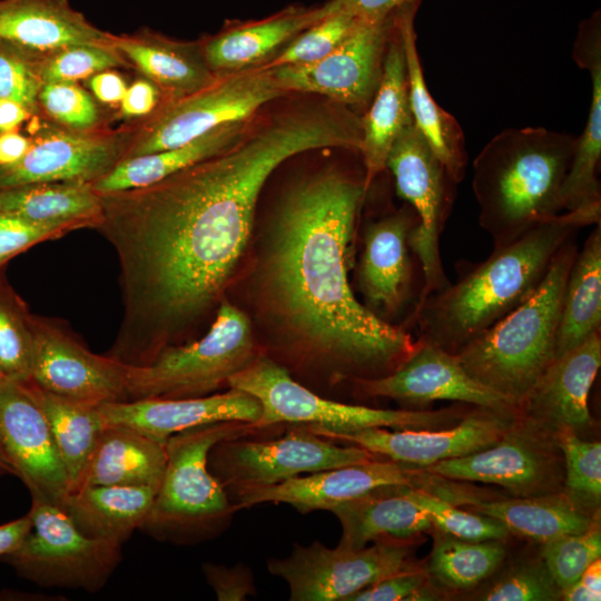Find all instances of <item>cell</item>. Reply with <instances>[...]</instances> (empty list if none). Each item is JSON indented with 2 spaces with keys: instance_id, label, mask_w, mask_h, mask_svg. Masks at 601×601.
Returning a JSON list of instances; mask_svg holds the SVG:
<instances>
[{
  "instance_id": "1",
  "label": "cell",
  "mask_w": 601,
  "mask_h": 601,
  "mask_svg": "<svg viewBox=\"0 0 601 601\" xmlns=\"http://www.w3.org/2000/svg\"><path fill=\"white\" fill-rule=\"evenodd\" d=\"M361 116L329 102L272 116L226 150L150 186L101 196L121 266L125 319L110 356L144 366L220 298L272 173L307 150L358 151Z\"/></svg>"
},
{
  "instance_id": "2",
  "label": "cell",
  "mask_w": 601,
  "mask_h": 601,
  "mask_svg": "<svg viewBox=\"0 0 601 601\" xmlns=\"http://www.w3.org/2000/svg\"><path fill=\"white\" fill-rule=\"evenodd\" d=\"M366 193L364 174L324 169L292 185L272 216L259 276L284 327L269 358L290 375L328 386L378 378L417 347L407 329L359 303L348 280Z\"/></svg>"
},
{
  "instance_id": "3",
  "label": "cell",
  "mask_w": 601,
  "mask_h": 601,
  "mask_svg": "<svg viewBox=\"0 0 601 601\" xmlns=\"http://www.w3.org/2000/svg\"><path fill=\"white\" fill-rule=\"evenodd\" d=\"M600 218L563 211L472 266L460 279L428 295L408 325L422 342L456 355L525 302L545 277L556 253L577 231Z\"/></svg>"
},
{
  "instance_id": "4",
  "label": "cell",
  "mask_w": 601,
  "mask_h": 601,
  "mask_svg": "<svg viewBox=\"0 0 601 601\" xmlns=\"http://www.w3.org/2000/svg\"><path fill=\"white\" fill-rule=\"evenodd\" d=\"M578 137L543 127L496 134L473 161L480 226L494 248L563 213L561 194Z\"/></svg>"
},
{
  "instance_id": "5",
  "label": "cell",
  "mask_w": 601,
  "mask_h": 601,
  "mask_svg": "<svg viewBox=\"0 0 601 601\" xmlns=\"http://www.w3.org/2000/svg\"><path fill=\"white\" fill-rule=\"evenodd\" d=\"M578 249L574 237L566 240L535 292L456 354L470 376L515 407L556 358L563 292Z\"/></svg>"
},
{
  "instance_id": "6",
  "label": "cell",
  "mask_w": 601,
  "mask_h": 601,
  "mask_svg": "<svg viewBox=\"0 0 601 601\" xmlns=\"http://www.w3.org/2000/svg\"><path fill=\"white\" fill-rule=\"evenodd\" d=\"M276 427L227 421L194 426L169 436L165 443L164 475L140 529L157 540L175 544L197 543L219 534L236 508L208 469L210 449L228 437L263 434Z\"/></svg>"
},
{
  "instance_id": "7",
  "label": "cell",
  "mask_w": 601,
  "mask_h": 601,
  "mask_svg": "<svg viewBox=\"0 0 601 601\" xmlns=\"http://www.w3.org/2000/svg\"><path fill=\"white\" fill-rule=\"evenodd\" d=\"M228 386L250 394L260 403L257 426L304 424L321 436L373 427L442 428L455 424L465 413L459 405L437 411L386 410L328 400L297 382L263 353L231 376Z\"/></svg>"
},
{
  "instance_id": "8",
  "label": "cell",
  "mask_w": 601,
  "mask_h": 601,
  "mask_svg": "<svg viewBox=\"0 0 601 601\" xmlns=\"http://www.w3.org/2000/svg\"><path fill=\"white\" fill-rule=\"evenodd\" d=\"M259 354L248 317L223 300L205 336L185 345H170L147 365L128 366L129 400L214 394Z\"/></svg>"
},
{
  "instance_id": "9",
  "label": "cell",
  "mask_w": 601,
  "mask_h": 601,
  "mask_svg": "<svg viewBox=\"0 0 601 601\" xmlns=\"http://www.w3.org/2000/svg\"><path fill=\"white\" fill-rule=\"evenodd\" d=\"M290 425L280 435L275 433L270 436V433L279 430L278 426L263 434L228 437L210 449L208 469L229 499L237 493L274 485L303 473L380 457L356 445H337L314 433L307 425Z\"/></svg>"
},
{
  "instance_id": "10",
  "label": "cell",
  "mask_w": 601,
  "mask_h": 601,
  "mask_svg": "<svg viewBox=\"0 0 601 601\" xmlns=\"http://www.w3.org/2000/svg\"><path fill=\"white\" fill-rule=\"evenodd\" d=\"M284 95L266 70L218 76L204 89L161 102L132 124L124 158L179 147L223 125L250 120L264 105Z\"/></svg>"
},
{
  "instance_id": "11",
  "label": "cell",
  "mask_w": 601,
  "mask_h": 601,
  "mask_svg": "<svg viewBox=\"0 0 601 601\" xmlns=\"http://www.w3.org/2000/svg\"><path fill=\"white\" fill-rule=\"evenodd\" d=\"M31 530L3 556L19 574L46 588L101 590L121 561L120 543L83 535L57 505L32 500Z\"/></svg>"
},
{
  "instance_id": "12",
  "label": "cell",
  "mask_w": 601,
  "mask_h": 601,
  "mask_svg": "<svg viewBox=\"0 0 601 601\" xmlns=\"http://www.w3.org/2000/svg\"><path fill=\"white\" fill-rule=\"evenodd\" d=\"M449 481L500 485L514 497L563 491L564 460L555 434L516 414L489 447L422 467Z\"/></svg>"
},
{
  "instance_id": "13",
  "label": "cell",
  "mask_w": 601,
  "mask_h": 601,
  "mask_svg": "<svg viewBox=\"0 0 601 601\" xmlns=\"http://www.w3.org/2000/svg\"><path fill=\"white\" fill-rule=\"evenodd\" d=\"M386 168L394 177L397 195L420 220L411 237L423 277L420 305L428 295L450 285L441 262L440 236L454 203L456 184L414 121L393 142Z\"/></svg>"
},
{
  "instance_id": "14",
  "label": "cell",
  "mask_w": 601,
  "mask_h": 601,
  "mask_svg": "<svg viewBox=\"0 0 601 601\" xmlns=\"http://www.w3.org/2000/svg\"><path fill=\"white\" fill-rule=\"evenodd\" d=\"M410 541L377 540L371 546L327 548L295 543L285 558H270L268 572L288 585L290 601H348L361 590L408 566Z\"/></svg>"
},
{
  "instance_id": "15",
  "label": "cell",
  "mask_w": 601,
  "mask_h": 601,
  "mask_svg": "<svg viewBox=\"0 0 601 601\" xmlns=\"http://www.w3.org/2000/svg\"><path fill=\"white\" fill-rule=\"evenodd\" d=\"M395 12L381 19H361L321 60L266 71L286 93H316L349 109H367L382 78Z\"/></svg>"
},
{
  "instance_id": "16",
  "label": "cell",
  "mask_w": 601,
  "mask_h": 601,
  "mask_svg": "<svg viewBox=\"0 0 601 601\" xmlns=\"http://www.w3.org/2000/svg\"><path fill=\"white\" fill-rule=\"evenodd\" d=\"M31 146L16 164L0 166V189L43 183L92 184L126 154L132 125L73 130L36 119Z\"/></svg>"
},
{
  "instance_id": "17",
  "label": "cell",
  "mask_w": 601,
  "mask_h": 601,
  "mask_svg": "<svg viewBox=\"0 0 601 601\" xmlns=\"http://www.w3.org/2000/svg\"><path fill=\"white\" fill-rule=\"evenodd\" d=\"M0 449L32 500L61 508L70 481L31 382L0 377Z\"/></svg>"
},
{
  "instance_id": "18",
  "label": "cell",
  "mask_w": 601,
  "mask_h": 601,
  "mask_svg": "<svg viewBox=\"0 0 601 601\" xmlns=\"http://www.w3.org/2000/svg\"><path fill=\"white\" fill-rule=\"evenodd\" d=\"M442 477L421 467L392 460H374L295 476L287 481L244 491L230 497L236 510L256 504L286 503L299 513L333 508L377 487L408 485L433 491Z\"/></svg>"
},
{
  "instance_id": "19",
  "label": "cell",
  "mask_w": 601,
  "mask_h": 601,
  "mask_svg": "<svg viewBox=\"0 0 601 601\" xmlns=\"http://www.w3.org/2000/svg\"><path fill=\"white\" fill-rule=\"evenodd\" d=\"M418 226L416 213L405 203L400 209L368 221L363 230L357 285L365 306L391 324L410 305L415 312L418 304L411 246Z\"/></svg>"
},
{
  "instance_id": "20",
  "label": "cell",
  "mask_w": 601,
  "mask_h": 601,
  "mask_svg": "<svg viewBox=\"0 0 601 601\" xmlns=\"http://www.w3.org/2000/svg\"><path fill=\"white\" fill-rule=\"evenodd\" d=\"M33 335L31 383L78 402L100 405L128 401V366L111 356L92 354L47 322L30 319Z\"/></svg>"
},
{
  "instance_id": "21",
  "label": "cell",
  "mask_w": 601,
  "mask_h": 601,
  "mask_svg": "<svg viewBox=\"0 0 601 601\" xmlns=\"http://www.w3.org/2000/svg\"><path fill=\"white\" fill-rule=\"evenodd\" d=\"M417 342L416 349L393 373L352 383L356 392L406 405L422 406L444 400L502 413L516 412L511 402L470 376L456 355Z\"/></svg>"
},
{
  "instance_id": "22",
  "label": "cell",
  "mask_w": 601,
  "mask_h": 601,
  "mask_svg": "<svg viewBox=\"0 0 601 601\" xmlns=\"http://www.w3.org/2000/svg\"><path fill=\"white\" fill-rule=\"evenodd\" d=\"M514 415L475 406V410L465 412L455 424L442 428L388 431L373 427L323 436L363 447L383 459L422 469L489 447L502 436Z\"/></svg>"
},
{
  "instance_id": "23",
  "label": "cell",
  "mask_w": 601,
  "mask_h": 601,
  "mask_svg": "<svg viewBox=\"0 0 601 601\" xmlns=\"http://www.w3.org/2000/svg\"><path fill=\"white\" fill-rule=\"evenodd\" d=\"M601 365V334L560 355L516 406V414L556 433L592 425L589 393Z\"/></svg>"
},
{
  "instance_id": "24",
  "label": "cell",
  "mask_w": 601,
  "mask_h": 601,
  "mask_svg": "<svg viewBox=\"0 0 601 601\" xmlns=\"http://www.w3.org/2000/svg\"><path fill=\"white\" fill-rule=\"evenodd\" d=\"M106 424L134 428L154 440L166 442L173 434L204 424L238 421L256 424L260 403L250 394L229 387L186 398H139L99 405Z\"/></svg>"
},
{
  "instance_id": "25",
  "label": "cell",
  "mask_w": 601,
  "mask_h": 601,
  "mask_svg": "<svg viewBox=\"0 0 601 601\" xmlns=\"http://www.w3.org/2000/svg\"><path fill=\"white\" fill-rule=\"evenodd\" d=\"M577 65L589 71L592 93L583 132L562 187L563 211H581L601 218L598 167L601 158V13L580 22L572 50Z\"/></svg>"
},
{
  "instance_id": "26",
  "label": "cell",
  "mask_w": 601,
  "mask_h": 601,
  "mask_svg": "<svg viewBox=\"0 0 601 601\" xmlns=\"http://www.w3.org/2000/svg\"><path fill=\"white\" fill-rule=\"evenodd\" d=\"M112 47L160 90L162 102L197 92L217 78L207 65L200 40L183 41L149 29L112 35Z\"/></svg>"
},
{
  "instance_id": "27",
  "label": "cell",
  "mask_w": 601,
  "mask_h": 601,
  "mask_svg": "<svg viewBox=\"0 0 601 601\" xmlns=\"http://www.w3.org/2000/svg\"><path fill=\"white\" fill-rule=\"evenodd\" d=\"M319 20L318 7L293 6L260 20L230 22L200 40L203 55L218 76L254 69Z\"/></svg>"
},
{
  "instance_id": "28",
  "label": "cell",
  "mask_w": 601,
  "mask_h": 601,
  "mask_svg": "<svg viewBox=\"0 0 601 601\" xmlns=\"http://www.w3.org/2000/svg\"><path fill=\"white\" fill-rule=\"evenodd\" d=\"M361 122L358 152L364 166L365 188L368 190L386 169V158L393 142L413 122L405 53L396 18L380 85L365 114L361 116Z\"/></svg>"
},
{
  "instance_id": "29",
  "label": "cell",
  "mask_w": 601,
  "mask_h": 601,
  "mask_svg": "<svg viewBox=\"0 0 601 601\" xmlns=\"http://www.w3.org/2000/svg\"><path fill=\"white\" fill-rule=\"evenodd\" d=\"M68 0H0V38L46 53L73 45L112 46Z\"/></svg>"
},
{
  "instance_id": "30",
  "label": "cell",
  "mask_w": 601,
  "mask_h": 601,
  "mask_svg": "<svg viewBox=\"0 0 601 601\" xmlns=\"http://www.w3.org/2000/svg\"><path fill=\"white\" fill-rule=\"evenodd\" d=\"M420 3H407L395 13L405 53L412 117L451 179L459 184L464 179L467 166L465 137L455 117L439 106L425 83L414 29Z\"/></svg>"
},
{
  "instance_id": "31",
  "label": "cell",
  "mask_w": 601,
  "mask_h": 601,
  "mask_svg": "<svg viewBox=\"0 0 601 601\" xmlns=\"http://www.w3.org/2000/svg\"><path fill=\"white\" fill-rule=\"evenodd\" d=\"M331 512L342 526L338 545L351 549L384 539L411 541L433 528L427 513L411 496L408 485L377 487Z\"/></svg>"
},
{
  "instance_id": "32",
  "label": "cell",
  "mask_w": 601,
  "mask_h": 601,
  "mask_svg": "<svg viewBox=\"0 0 601 601\" xmlns=\"http://www.w3.org/2000/svg\"><path fill=\"white\" fill-rule=\"evenodd\" d=\"M157 490L137 485H88L71 491L61 509L86 536L122 544L140 529Z\"/></svg>"
},
{
  "instance_id": "33",
  "label": "cell",
  "mask_w": 601,
  "mask_h": 601,
  "mask_svg": "<svg viewBox=\"0 0 601 601\" xmlns=\"http://www.w3.org/2000/svg\"><path fill=\"white\" fill-rule=\"evenodd\" d=\"M165 443L127 426L106 424L78 489L137 485L158 490L166 466Z\"/></svg>"
},
{
  "instance_id": "34",
  "label": "cell",
  "mask_w": 601,
  "mask_h": 601,
  "mask_svg": "<svg viewBox=\"0 0 601 601\" xmlns=\"http://www.w3.org/2000/svg\"><path fill=\"white\" fill-rule=\"evenodd\" d=\"M457 504L491 516L510 533L540 544L565 534L581 533L599 522V518L578 508L563 491L505 500H480L466 495Z\"/></svg>"
},
{
  "instance_id": "35",
  "label": "cell",
  "mask_w": 601,
  "mask_h": 601,
  "mask_svg": "<svg viewBox=\"0 0 601 601\" xmlns=\"http://www.w3.org/2000/svg\"><path fill=\"white\" fill-rule=\"evenodd\" d=\"M248 122H229L179 147L124 158L91 185L99 195L150 186L226 150L244 136Z\"/></svg>"
},
{
  "instance_id": "36",
  "label": "cell",
  "mask_w": 601,
  "mask_h": 601,
  "mask_svg": "<svg viewBox=\"0 0 601 601\" xmlns=\"http://www.w3.org/2000/svg\"><path fill=\"white\" fill-rule=\"evenodd\" d=\"M101 196L91 184L43 183L0 189V213L71 229L98 227Z\"/></svg>"
},
{
  "instance_id": "37",
  "label": "cell",
  "mask_w": 601,
  "mask_h": 601,
  "mask_svg": "<svg viewBox=\"0 0 601 601\" xmlns=\"http://www.w3.org/2000/svg\"><path fill=\"white\" fill-rule=\"evenodd\" d=\"M601 332V224L574 257L563 292L556 357Z\"/></svg>"
},
{
  "instance_id": "38",
  "label": "cell",
  "mask_w": 601,
  "mask_h": 601,
  "mask_svg": "<svg viewBox=\"0 0 601 601\" xmlns=\"http://www.w3.org/2000/svg\"><path fill=\"white\" fill-rule=\"evenodd\" d=\"M35 390L48 418L71 491H75L82 481L106 427L100 407L61 397L37 386Z\"/></svg>"
},
{
  "instance_id": "39",
  "label": "cell",
  "mask_w": 601,
  "mask_h": 601,
  "mask_svg": "<svg viewBox=\"0 0 601 601\" xmlns=\"http://www.w3.org/2000/svg\"><path fill=\"white\" fill-rule=\"evenodd\" d=\"M500 540H463L436 530L426 572L437 589L463 591L497 572L505 559Z\"/></svg>"
},
{
  "instance_id": "40",
  "label": "cell",
  "mask_w": 601,
  "mask_h": 601,
  "mask_svg": "<svg viewBox=\"0 0 601 601\" xmlns=\"http://www.w3.org/2000/svg\"><path fill=\"white\" fill-rule=\"evenodd\" d=\"M564 460V494L581 510L599 518L601 505V443L582 440L570 428L555 433Z\"/></svg>"
},
{
  "instance_id": "41",
  "label": "cell",
  "mask_w": 601,
  "mask_h": 601,
  "mask_svg": "<svg viewBox=\"0 0 601 601\" xmlns=\"http://www.w3.org/2000/svg\"><path fill=\"white\" fill-rule=\"evenodd\" d=\"M359 20L361 18L346 12L328 14L298 33L272 59L256 69L266 70L321 60L347 38Z\"/></svg>"
},
{
  "instance_id": "42",
  "label": "cell",
  "mask_w": 601,
  "mask_h": 601,
  "mask_svg": "<svg viewBox=\"0 0 601 601\" xmlns=\"http://www.w3.org/2000/svg\"><path fill=\"white\" fill-rule=\"evenodd\" d=\"M408 492L437 531L471 541H504L510 535L505 526L491 516L460 509L450 500L424 489L408 486Z\"/></svg>"
},
{
  "instance_id": "43",
  "label": "cell",
  "mask_w": 601,
  "mask_h": 601,
  "mask_svg": "<svg viewBox=\"0 0 601 601\" xmlns=\"http://www.w3.org/2000/svg\"><path fill=\"white\" fill-rule=\"evenodd\" d=\"M540 558L561 593L601 558L600 522L581 533L565 534L542 543Z\"/></svg>"
},
{
  "instance_id": "44",
  "label": "cell",
  "mask_w": 601,
  "mask_h": 601,
  "mask_svg": "<svg viewBox=\"0 0 601 601\" xmlns=\"http://www.w3.org/2000/svg\"><path fill=\"white\" fill-rule=\"evenodd\" d=\"M117 67L129 68L112 46L73 45L42 55L41 78L43 83L76 82Z\"/></svg>"
},
{
  "instance_id": "45",
  "label": "cell",
  "mask_w": 601,
  "mask_h": 601,
  "mask_svg": "<svg viewBox=\"0 0 601 601\" xmlns=\"http://www.w3.org/2000/svg\"><path fill=\"white\" fill-rule=\"evenodd\" d=\"M41 52L0 38V99H10L38 115V96L43 85Z\"/></svg>"
},
{
  "instance_id": "46",
  "label": "cell",
  "mask_w": 601,
  "mask_h": 601,
  "mask_svg": "<svg viewBox=\"0 0 601 601\" xmlns=\"http://www.w3.org/2000/svg\"><path fill=\"white\" fill-rule=\"evenodd\" d=\"M61 127L91 130L102 127L101 112L95 99L75 82L42 85L38 96V115Z\"/></svg>"
},
{
  "instance_id": "47",
  "label": "cell",
  "mask_w": 601,
  "mask_h": 601,
  "mask_svg": "<svg viewBox=\"0 0 601 601\" xmlns=\"http://www.w3.org/2000/svg\"><path fill=\"white\" fill-rule=\"evenodd\" d=\"M484 601H554L560 590L544 562L522 561L503 571L486 589L479 593Z\"/></svg>"
},
{
  "instance_id": "48",
  "label": "cell",
  "mask_w": 601,
  "mask_h": 601,
  "mask_svg": "<svg viewBox=\"0 0 601 601\" xmlns=\"http://www.w3.org/2000/svg\"><path fill=\"white\" fill-rule=\"evenodd\" d=\"M33 366V335L29 318L0 295V374L30 383Z\"/></svg>"
},
{
  "instance_id": "49",
  "label": "cell",
  "mask_w": 601,
  "mask_h": 601,
  "mask_svg": "<svg viewBox=\"0 0 601 601\" xmlns=\"http://www.w3.org/2000/svg\"><path fill=\"white\" fill-rule=\"evenodd\" d=\"M426 568L413 562L408 566L373 583L348 601H412L440 599Z\"/></svg>"
},
{
  "instance_id": "50",
  "label": "cell",
  "mask_w": 601,
  "mask_h": 601,
  "mask_svg": "<svg viewBox=\"0 0 601 601\" xmlns=\"http://www.w3.org/2000/svg\"><path fill=\"white\" fill-rule=\"evenodd\" d=\"M70 229L62 225L30 223L0 213V264L36 243L58 237Z\"/></svg>"
},
{
  "instance_id": "51",
  "label": "cell",
  "mask_w": 601,
  "mask_h": 601,
  "mask_svg": "<svg viewBox=\"0 0 601 601\" xmlns=\"http://www.w3.org/2000/svg\"><path fill=\"white\" fill-rule=\"evenodd\" d=\"M203 572L219 601H244L257 594L253 573L243 563L226 566L207 562Z\"/></svg>"
},
{
  "instance_id": "52",
  "label": "cell",
  "mask_w": 601,
  "mask_h": 601,
  "mask_svg": "<svg viewBox=\"0 0 601 601\" xmlns=\"http://www.w3.org/2000/svg\"><path fill=\"white\" fill-rule=\"evenodd\" d=\"M422 0H327L318 7L321 19L335 12H346L361 19H381L401 7Z\"/></svg>"
},
{
  "instance_id": "53",
  "label": "cell",
  "mask_w": 601,
  "mask_h": 601,
  "mask_svg": "<svg viewBox=\"0 0 601 601\" xmlns=\"http://www.w3.org/2000/svg\"><path fill=\"white\" fill-rule=\"evenodd\" d=\"M162 102L160 90L146 78L131 82L119 104L121 115L129 119H144Z\"/></svg>"
},
{
  "instance_id": "54",
  "label": "cell",
  "mask_w": 601,
  "mask_h": 601,
  "mask_svg": "<svg viewBox=\"0 0 601 601\" xmlns=\"http://www.w3.org/2000/svg\"><path fill=\"white\" fill-rule=\"evenodd\" d=\"M564 601H599L601 599V559L590 564L580 578L560 593Z\"/></svg>"
},
{
  "instance_id": "55",
  "label": "cell",
  "mask_w": 601,
  "mask_h": 601,
  "mask_svg": "<svg viewBox=\"0 0 601 601\" xmlns=\"http://www.w3.org/2000/svg\"><path fill=\"white\" fill-rule=\"evenodd\" d=\"M88 83L97 100L112 106L120 104L128 87L122 76L111 69L91 76Z\"/></svg>"
},
{
  "instance_id": "56",
  "label": "cell",
  "mask_w": 601,
  "mask_h": 601,
  "mask_svg": "<svg viewBox=\"0 0 601 601\" xmlns=\"http://www.w3.org/2000/svg\"><path fill=\"white\" fill-rule=\"evenodd\" d=\"M31 146V137L18 130L0 132V166L19 161Z\"/></svg>"
},
{
  "instance_id": "57",
  "label": "cell",
  "mask_w": 601,
  "mask_h": 601,
  "mask_svg": "<svg viewBox=\"0 0 601 601\" xmlns=\"http://www.w3.org/2000/svg\"><path fill=\"white\" fill-rule=\"evenodd\" d=\"M31 530L29 513L14 521L0 525V556L17 550Z\"/></svg>"
},
{
  "instance_id": "58",
  "label": "cell",
  "mask_w": 601,
  "mask_h": 601,
  "mask_svg": "<svg viewBox=\"0 0 601 601\" xmlns=\"http://www.w3.org/2000/svg\"><path fill=\"white\" fill-rule=\"evenodd\" d=\"M33 114L18 101L0 99V132L18 130Z\"/></svg>"
},
{
  "instance_id": "59",
  "label": "cell",
  "mask_w": 601,
  "mask_h": 601,
  "mask_svg": "<svg viewBox=\"0 0 601 601\" xmlns=\"http://www.w3.org/2000/svg\"><path fill=\"white\" fill-rule=\"evenodd\" d=\"M0 473H2V474H6V473L14 474V471H13L12 466L10 465V463L8 462L6 456L3 455L1 449H0Z\"/></svg>"
},
{
  "instance_id": "60",
  "label": "cell",
  "mask_w": 601,
  "mask_h": 601,
  "mask_svg": "<svg viewBox=\"0 0 601 601\" xmlns=\"http://www.w3.org/2000/svg\"><path fill=\"white\" fill-rule=\"evenodd\" d=\"M0 377H2V375L0 374Z\"/></svg>"
}]
</instances>
